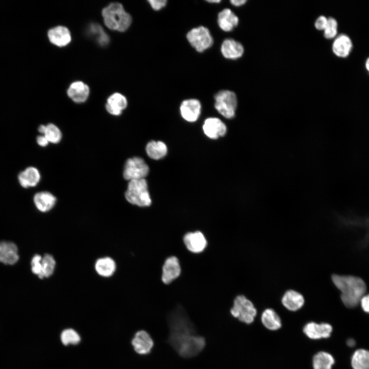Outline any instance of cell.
<instances>
[{
    "mask_svg": "<svg viewBox=\"0 0 369 369\" xmlns=\"http://www.w3.org/2000/svg\"><path fill=\"white\" fill-rule=\"evenodd\" d=\"M352 46L350 37L346 34H341L335 38L332 45V50L337 56L345 57L350 54Z\"/></svg>",
    "mask_w": 369,
    "mask_h": 369,
    "instance_id": "603a6c76",
    "label": "cell"
},
{
    "mask_svg": "<svg viewBox=\"0 0 369 369\" xmlns=\"http://www.w3.org/2000/svg\"><path fill=\"white\" fill-rule=\"evenodd\" d=\"M351 364L353 369H369V351L356 350L352 356Z\"/></svg>",
    "mask_w": 369,
    "mask_h": 369,
    "instance_id": "f1b7e54d",
    "label": "cell"
},
{
    "mask_svg": "<svg viewBox=\"0 0 369 369\" xmlns=\"http://www.w3.org/2000/svg\"><path fill=\"white\" fill-rule=\"evenodd\" d=\"M338 24L336 19L330 17L327 18V23L324 29V36L327 39H332L337 34Z\"/></svg>",
    "mask_w": 369,
    "mask_h": 369,
    "instance_id": "836d02e7",
    "label": "cell"
},
{
    "mask_svg": "<svg viewBox=\"0 0 369 369\" xmlns=\"http://www.w3.org/2000/svg\"><path fill=\"white\" fill-rule=\"evenodd\" d=\"M46 129V126L42 125H40L38 128V130L39 133L44 134Z\"/></svg>",
    "mask_w": 369,
    "mask_h": 369,
    "instance_id": "60d3db41",
    "label": "cell"
},
{
    "mask_svg": "<svg viewBox=\"0 0 369 369\" xmlns=\"http://www.w3.org/2000/svg\"><path fill=\"white\" fill-rule=\"evenodd\" d=\"M247 2L245 0H231L230 1L231 4L235 6L239 7L244 5Z\"/></svg>",
    "mask_w": 369,
    "mask_h": 369,
    "instance_id": "ab89813d",
    "label": "cell"
},
{
    "mask_svg": "<svg viewBox=\"0 0 369 369\" xmlns=\"http://www.w3.org/2000/svg\"><path fill=\"white\" fill-rule=\"evenodd\" d=\"M102 15L105 25L111 30L124 32L131 25V16L119 3H111L104 8Z\"/></svg>",
    "mask_w": 369,
    "mask_h": 369,
    "instance_id": "3957f363",
    "label": "cell"
},
{
    "mask_svg": "<svg viewBox=\"0 0 369 369\" xmlns=\"http://www.w3.org/2000/svg\"><path fill=\"white\" fill-rule=\"evenodd\" d=\"M347 344L350 346H353L355 344V342L353 339H348Z\"/></svg>",
    "mask_w": 369,
    "mask_h": 369,
    "instance_id": "b9f144b4",
    "label": "cell"
},
{
    "mask_svg": "<svg viewBox=\"0 0 369 369\" xmlns=\"http://www.w3.org/2000/svg\"><path fill=\"white\" fill-rule=\"evenodd\" d=\"M42 276L47 278L51 276L55 270L56 262L53 257L46 254L42 259Z\"/></svg>",
    "mask_w": 369,
    "mask_h": 369,
    "instance_id": "f546056e",
    "label": "cell"
},
{
    "mask_svg": "<svg viewBox=\"0 0 369 369\" xmlns=\"http://www.w3.org/2000/svg\"><path fill=\"white\" fill-rule=\"evenodd\" d=\"M231 315L241 322L252 323L257 315V310L253 303L243 295H238L234 300L230 310Z\"/></svg>",
    "mask_w": 369,
    "mask_h": 369,
    "instance_id": "5b68a950",
    "label": "cell"
},
{
    "mask_svg": "<svg viewBox=\"0 0 369 369\" xmlns=\"http://www.w3.org/2000/svg\"><path fill=\"white\" fill-rule=\"evenodd\" d=\"M215 108L224 117L231 119L235 116L237 107V98L232 91L222 90L214 96Z\"/></svg>",
    "mask_w": 369,
    "mask_h": 369,
    "instance_id": "8992f818",
    "label": "cell"
},
{
    "mask_svg": "<svg viewBox=\"0 0 369 369\" xmlns=\"http://www.w3.org/2000/svg\"><path fill=\"white\" fill-rule=\"evenodd\" d=\"M135 352L140 355L150 354L154 346V341L150 334L145 330L135 333L131 341Z\"/></svg>",
    "mask_w": 369,
    "mask_h": 369,
    "instance_id": "9c48e42d",
    "label": "cell"
},
{
    "mask_svg": "<svg viewBox=\"0 0 369 369\" xmlns=\"http://www.w3.org/2000/svg\"><path fill=\"white\" fill-rule=\"evenodd\" d=\"M207 2L211 3H219L221 2L220 0H210L207 1Z\"/></svg>",
    "mask_w": 369,
    "mask_h": 369,
    "instance_id": "7bdbcfd3",
    "label": "cell"
},
{
    "mask_svg": "<svg viewBox=\"0 0 369 369\" xmlns=\"http://www.w3.org/2000/svg\"><path fill=\"white\" fill-rule=\"evenodd\" d=\"M332 330V326L329 323L318 324L314 322L306 323L303 329L304 334L310 339L313 340L330 337Z\"/></svg>",
    "mask_w": 369,
    "mask_h": 369,
    "instance_id": "30bf717a",
    "label": "cell"
},
{
    "mask_svg": "<svg viewBox=\"0 0 369 369\" xmlns=\"http://www.w3.org/2000/svg\"><path fill=\"white\" fill-rule=\"evenodd\" d=\"M190 44L198 52H202L210 48L214 40L209 30L200 26L190 30L187 34Z\"/></svg>",
    "mask_w": 369,
    "mask_h": 369,
    "instance_id": "52a82bcc",
    "label": "cell"
},
{
    "mask_svg": "<svg viewBox=\"0 0 369 369\" xmlns=\"http://www.w3.org/2000/svg\"><path fill=\"white\" fill-rule=\"evenodd\" d=\"M201 110L200 102L194 98L184 100L180 106V112L182 117L189 122L196 121L200 115Z\"/></svg>",
    "mask_w": 369,
    "mask_h": 369,
    "instance_id": "8fae6325",
    "label": "cell"
},
{
    "mask_svg": "<svg viewBox=\"0 0 369 369\" xmlns=\"http://www.w3.org/2000/svg\"><path fill=\"white\" fill-rule=\"evenodd\" d=\"M202 129L206 135L213 139L224 136L227 130L224 123L217 117L207 118L204 121Z\"/></svg>",
    "mask_w": 369,
    "mask_h": 369,
    "instance_id": "7c38bea8",
    "label": "cell"
},
{
    "mask_svg": "<svg viewBox=\"0 0 369 369\" xmlns=\"http://www.w3.org/2000/svg\"><path fill=\"white\" fill-rule=\"evenodd\" d=\"M50 42L58 47H64L68 45L71 40V35L69 29L62 26H58L50 29L48 32Z\"/></svg>",
    "mask_w": 369,
    "mask_h": 369,
    "instance_id": "2e32d148",
    "label": "cell"
},
{
    "mask_svg": "<svg viewBox=\"0 0 369 369\" xmlns=\"http://www.w3.org/2000/svg\"><path fill=\"white\" fill-rule=\"evenodd\" d=\"M61 341L64 345L69 344H76L79 343L80 338L78 333L73 329H68L63 331L61 334Z\"/></svg>",
    "mask_w": 369,
    "mask_h": 369,
    "instance_id": "d6a6232c",
    "label": "cell"
},
{
    "mask_svg": "<svg viewBox=\"0 0 369 369\" xmlns=\"http://www.w3.org/2000/svg\"><path fill=\"white\" fill-rule=\"evenodd\" d=\"M281 302L283 305L288 310L296 311L303 306L304 299L300 293L290 290L284 294Z\"/></svg>",
    "mask_w": 369,
    "mask_h": 369,
    "instance_id": "44dd1931",
    "label": "cell"
},
{
    "mask_svg": "<svg viewBox=\"0 0 369 369\" xmlns=\"http://www.w3.org/2000/svg\"><path fill=\"white\" fill-rule=\"evenodd\" d=\"M181 269L178 258L175 256L168 257L162 266L161 280L165 284H169L180 274Z\"/></svg>",
    "mask_w": 369,
    "mask_h": 369,
    "instance_id": "4fadbf2b",
    "label": "cell"
},
{
    "mask_svg": "<svg viewBox=\"0 0 369 369\" xmlns=\"http://www.w3.org/2000/svg\"><path fill=\"white\" fill-rule=\"evenodd\" d=\"M183 241L188 250L194 253L202 252L207 244L204 236L200 231L187 233L183 237Z\"/></svg>",
    "mask_w": 369,
    "mask_h": 369,
    "instance_id": "5bb4252c",
    "label": "cell"
},
{
    "mask_svg": "<svg viewBox=\"0 0 369 369\" xmlns=\"http://www.w3.org/2000/svg\"><path fill=\"white\" fill-rule=\"evenodd\" d=\"M153 9L159 10L165 7L167 3L166 0H149L148 1Z\"/></svg>",
    "mask_w": 369,
    "mask_h": 369,
    "instance_id": "8d00e7d4",
    "label": "cell"
},
{
    "mask_svg": "<svg viewBox=\"0 0 369 369\" xmlns=\"http://www.w3.org/2000/svg\"><path fill=\"white\" fill-rule=\"evenodd\" d=\"M327 23V18L325 16H319L315 20L314 26L318 30H324Z\"/></svg>",
    "mask_w": 369,
    "mask_h": 369,
    "instance_id": "d590c367",
    "label": "cell"
},
{
    "mask_svg": "<svg viewBox=\"0 0 369 369\" xmlns=\"http://www.w3.org/2000/svg\"><path fill=\"white\" fill-rule=\"evenodd\" d=\"M36 141L38 145L41 147H46L49 144V141L44 135H39L36 138Z\"/></svg>",
    "mask_w": 369,
    "mask_h": 369,
    "instance_id": "f35d334b",
    "label": "cell"
},
{
    "mask_svg": "<svg viewBox=\"0 0 369 369\" xmlns=\"http://www.w3.org/2000/svg\"><path fill=\"white\" fill-rule=\"evenodd\" d=\"M360 302L363 311L369 313V294L363 296Z\"/></svg>",
    "mask_w": 369,
    "mask_h": 369,
    "instance_id": "74e56055",
    "label": "cell"
},
{
    "mask_svg": "<svg viewBox=\"0 0 369 369\" xmlns=\"http://www.w3.org/2000/svg\"><path fill=\"white\" fill-rule=\"evenodd\" d=\"M332 281L341 292V298L347 308H354L360 302L366 291V285L360 278L353 276L333 275Z\"/></svg>",
    "mask_w": 369,
    "mask_h": 369,
    "instance_id": "7a4b0ae2",
    "label": "cell"
},
{
    "mask_svg": "<svg viewBox=\"0 0 369 369\" xmlns=\"http://www.w3.org/2000/svg\"><path fill=\"white\" fill-rule=\"evenodd\" d=\"M42 257L38 255H35L32 258L31 271L34 274L37 275L40 279H43L42 268Z\"/></svg>",
    "mask_w": 369,
    "mask_h": 369,
    "instance_id": "e575fe53",
    "label": "cell"
},
{
    "mask_svg": "<svg viewBox=\"0 0 369 369\" xmlns=\"http://www.w3.org/2000/svg\"><path fill=\"white\" fill-rule=\"evenodd\" d=\"M261 320L268 329L276 331L281 327V321L279 315L272 309H266L262 313Z\"/></svg>",
    "mask_w": 369,
    "mask_h": 369,
    "instance_id": "484cf974",
    "label": "cell"
},
{
    "mask_svg": "<svg viewBox=\"0 0 369 369\" xmlns=\"http://www.w3.org/2000/svg\"><path fill=\"white\" fill-rule=\"evenodd\" d=\"M168 343L180 357L189 359L198 356L205 348L206 339L199 335L184 309L178 306L167 316Z\"/></svg>",
    "mask_w": 369,
    "mask_h": 369,
    "instance_id": "6da1fadb",
    "label": "cell"
},
{
    "mask_svg": "<svg viewBox=\"0 0 369 369\" xmlns=\"http://www.w3.org/2000/svg\"><path fill=\"white\" fill-rule=\"evenodd\" d=\"M40 179L39 172L33 167L26 168L24 171L20 172L18 176L19 183L24 188L36 186Z\"/></svg>",
    "mask_w": 369,
    "mask_h": 369,
    "instance_id": "7402d4cb",
    "label": "cell"
},
{
    "mask_svg": "<svg viewBox=\"0 0 369 369\" xmlns=\"http://www.w3.org/2000/svg\"><path fill=\"white\" fill-rule=\"evenodd\" d=\"M36 208L42 212L51 210L55 206L56 198L51 193L46 191L36 193L33 198Z\"/></svg>",
    "mask_w": 369,
    "mask_h": 369,
    "instance_id": "cb8c5ba5",
    "label": "cell"
},
{
    "mask_svg": "<svg viewBox=\"0 0 369 369\" xmlns=\"http://www.w3.org/2000/svg\"><path fill=\"white\" fill-rule=\"evenodd\" d=\"M149 168L144 159L133 157L127 160L124 169L123 176L127 180L145 179Z\"/></svg>",
    "mask_w": 369,
    "mask_h": 369,
    "instance_id": "ba28073f",
    "label": "cell"
},
{
    "mask_svg": "<svg viewBox=\"0 0 369 369\" xmlns=\"http://www.w3.org/2000/svg\"><path fill=\"white\" fill-rule=\"evenodd\" d=\"M335 360L332 355L325 352L316 354L313 358L314 369H332Z\"/></svg>",
    "mask_w": 369,
    "mask_h": 369,
    "instance_id": "83f0119b",
    "label": "cell"
},
{
    "mask_svg": "<svg viewBox=\"0 0 369 369\" xmlns=\"http://www.w3.org/2000/svg\"><path fill=\"white\" fill-rule=\"evenodd\" d=\"M146 151L147 155L151 158L158 160L166 155L168 149L163 142L151 140L147 144Z\"/></svg>",
    "mask_w": 369,
    "mask_h": 369,
    "instance_id": "4316f807",
    "label": "cell"
},
{
    "mask_svg": "<svg viewBox=\"0 0 369 369\" xmlns=\"http://www.w3.org/2000/svg\"><path fill=\"white\" fill-rule=\"evenodd\" d=\"M116 263L110 257L99 258L95 264V269L98 275L104 277L111 276L116 270Z\"/></svg>",
    "mask_w": 369,
    "mask_h": 369,
    "instance_id": "d4e9b609",
    "label": "cell"
},
{
    "mask_svg": "<svg viewBox=\"0 0 369 369\" xmlns=\"http://www.w3.org/2000/svg\"><path fill=\"white\" fill-rule=\"evenodd\" d=\"M365 66L367 71L369 72V57L367 59L366 61Z\"/></svg>",
    "mask_w": 369,
    "mask_h": 369,
    "instance_id": "ee69618b",
    "label": "cell"
},
{
    "mask_svg": "<svg viewBox=\"0 0 369 369\" xmlns=\"http://www.w3.org/2000/svg\"><path fill=\"white\" fill-rule=\"evenodd\" d=\"M127 105V99L124 95L119 93H115L108 98L106 108L110 114L117 116L121 114Z\"/></svg>",
    "mask_w": 369,
    "mask_h": 369,
    "instance_id": "ffe728a7",
    "label": "cell"
},
{
    "mask_svg": "<svg viewBox=\"0 0 369 369\" xmlns=\"http://www.w3.org/2000/svg\"><path fill=\"white\" fill-rule=\"evenodd\" d=\"M90 32L96 38L100 45L106 46L109 42V38L102 27L96 24H91L89 27Z\"/></svg>",
    "mask_w": 369,
    "mask_h": 369,
    "instance_id": "1f68e13d",
    "label": "cell"
},
{
    "mask_svg": "<svg viewBox=\"0 0 369 369\" xmlns=\"http://www.w3.org/2000/svg\"><path fill=\"white\" fill-rule=\"evenodd\" d=\"M217 23L222 31L230 32L238 26L239 18L230 9L224 8L218 14Z\"/></svg>",
    "mask_w": 369,
    "mask_h": 369,
    "instance_id": "e0dca14e",
    "label": "cell"
},
{
    "mask_svg": "<svg viewBox=\"0 0 369 369\" xmlns=\"http://www.w3.org/2000/svg\"><path fill=\"white\" fill-rule=\"evenodd\" d=\"M125 198L130 203L141 207L150 206L152 200L145 179L129 181Z\"/></svg>",
    "mask_w": 369,
    "mask_h": 369,
    "instance_id": "277c9868",
    "label": "cell"
},
{
    "mask_svg": "<svg viewBox=\"0 0 369 369\" xmlns=\"http://www.w3.org/2000/svg\"><path fill=\"white\" fill-rule=\"evenodd\" d=\"M18 249L12 242H0V262L6 264H13L18 260Z\"/></svg>",
    "mask_w": 369,
    "mask_h": 369,
    "instance_id": "ac0fdd59",
    "label": "cell"
},
{
    "mask_svg": "<svg viewBox=\"0 0 369 369\" xmlns=\"http://www.w3.org/2000/svg\"><path fill=\"white\" fill-rule=\"evenodd\" d=\"M220 51L224 58L233 60L240 58L244 53V49L239 42L232 38H227L222 43Z\"/></svg>",
    "mask_w": 369,
    "mask_h": 369,
    "instance_id": "9a60e30c",
    "label": "cell"
},
{
    "mask_svg": "<svg viewBox=\"0 0 369 369\" xmlns=\"http://www.w3.org/2000/svg\"><path fill=\"white\" fill-rule=\"evenodd\" d=\"M90 94V89L87 85L80 81L72 83L67 90L68 96L75 102H85Z\"/></svg>",
    "mask_w": 369,
    "mask_h": 369,
    "instance_id": "d6986e66",
    "label": "cell"
},
{
    "mask_svg": "<svg viewBox=\"0 0 369 369\" xmlns=\"http://www.w3.org/2000/svg\"><path fill=\"white\" fill-rule=\"evenodd\" d=\"M43 135L45 136L49 142L52 144L58 143L62 137L59 129L53 124H49L46 126L45 131Z\"/></svg>",
    "mask_w": 369,
    "mask_h": 369,
    "instance_id": "4dcf8cb0",
    "label": "cell"
}]
</instances>
